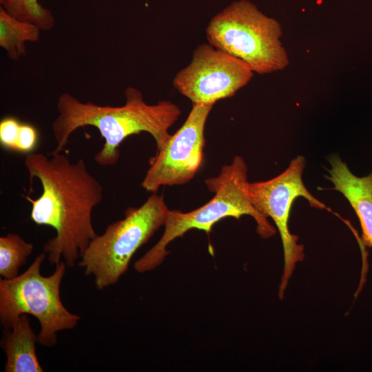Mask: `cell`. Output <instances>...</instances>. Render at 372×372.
<instances>
[{"mask_svg": "<svg viewBox=\"0 0 372 372\" xmlns=\"http://www.w3.org/2000/svg\"><path fill=\"white\" fill-rule=\"evenodd\" d=\"M0 3L13 17L32 23L42 30H49L54 27L52 13L42 6L38 0H0Z\"/></svg>", "mask_w": 372, "mask_h": 372, "instance_id": "14", "label": "cell"}, {"mask_svg": "<svg viewBox=\"0 0 372 372\" xmlns=\"http://www.w3.org/2000/svg\"><path fill=\"white\" fill-rule=\"evenodd\" d=\"M25 167L30 182L37 178L41 194L36 199L23 197L31 204L30 218L37 225L52 227L55 236L43 245L51 265L61 259L72 267L90 241L97 235L92 211L103 198V187L90 173L82 158L71 162L57 153L26 154Z\"/></svg>", "mask_w": 372, "mask_h": 372, "instance_id": "1", "label": "cell"}, {"mask_svg": "<svg viewBox=\"0 0 372 372\" xmlns=\"http://www.w3.org/2000/svg\"><path fill=\"white\" fill-rule=\"evenodd\" d=\"M213 198L202 207L189 212L169 210L159 240L134 265L139 273L158 267L169 254L168 245L192 229L207 234L214 225L226 217L239 219L244 215L251 216L256 223L258 234L264 238L276 234L267 218L261 214L251 203L247 180V166L241 156H235L229 165L223 166L218 176L205 180Z\"/></svg>", "mask_w": 372, "mask_h": 372, "instance_id": "3", "label": "cell"}, {"mask_svg": "<svg viewBox=\"0 0 372 372\" xmlns=\"http://www.w3.org/2000/svg\"><path fill=\"white\" fill-rule=\"evenodd\" d=\"M34 249L31 242L19 235L9 233L0 237V276L11 279L19 275V269L26 263Z\"/></svg>", "mask_w": 372, "mask_h": 372, "instance_id": "13", "label": "cell"}, {"mask_svg": "<svg viewBox=\"0 0 372 372\" xmlns=\"http://www.w3.org/2000/svg\"><path fill=\"white\" fill-rule=\"evenodd\" d=\"M304 167V158L298 156L277 176L248 185L252 204L261 214L273 220L280 235L284 251V271L279 287L280 298L283 297L296 265L304 258L303 245L298 243V237L289 231L288 227L294 200L303 197L311 207L326 209V206L306 188L302 180Z\"/></svg>", "mask_w": 372, "mask_h": 372, "instance_id": "7", "label": "cell"}, {"mask_svg": "<svg viewBox=\"0 0 372 372\" xmlns=\"http://www.w3.org/2000/svg\"><path fill=\"white\" fill-rule=\"evenodd\" d=\"M124 94L125 104L117 107L84 103L69 93L61 94L56 103L59 114L52 125L56 146L50 153H61L71 134L85 126L96 127L104 139L94 157L101 166L116 164L121 143L143 132L152 135L159 150L169 138L168 130L178 119L180 109L169 101L147 104L142 92L133 87H127Z\"/></svg>", "mask_w": 372, "mask_h": 372, "instance_id": "2", "label": "cell"}, {"mask_svg": "<svg viewBox=\"0 0 372 372\" xmlns=\"http://www.w3.org/2000/svg\"><path fill=\"white\" fill-rule=\"evenodd\" d=\"M38 335L33 331L27 314H22L6 329L1 340L6 362L5 372H43L38 360L36 344Z\"/></svg>", "mask_w": 372, "mask_h": 372, "instance_id": "11", "label": "cell"}, {"mask_svg": "<svg viewBox=\"0 0 372 372\" xmlns=\"http://www.w3.org/2000/svg\"><path fill=\"white\" fill-rule=\"evenodd\" d=\"M331 169L328 179L333 189L340 192L349 201L360 220L362 242L372 247V172L358 177L336 155L329 160Z\"/></svg>", "mask_w": 372, "mask_h": 372, "instance_id": "10", "label": "cell"}, {"mask_svg": "<svg viewBox=\"0 0 372 372\" xmlns=\"http://www.w3.org/2000/svg\"><path fill=\"white\" fill-rule=\"evenodd\" d=\"M254 73L242 60L203 43L196 48L189 64L176 73L173 85L192 103L214 105L233 96Z\"/></svg>", "mask_w": 372, "mask_h": 372, "instance_id": "8", "label": "cell"}, {"mask_svg": "<svg viewBox=\"0 0 372 372\" xmlns=\"http://www.w3.org/2000/svg\"><path fill=\"white\" fill-rule=\"evenodd\" d=\"M214 105L192 103L182 126L156 151L141 186L156 193L161 186L183 185L200 167L205 146L204 131Z\"/></svg>", "mask_w": 372, "mask_h": 372, "instance_id": "9", "label": "cell"}, {"mask_svg": "<svg viewBox=\"0 0 372 372\" xmlns=\"http://www.w3.org/2000/svg\"><path fill=\"white\" fill-rule=\"evenodd\" d=\"M41 30L37 25L18 19L0 8V46L10 59L17 60L24 56L26 43L37 42Z\"/></svg>", "mask_w": 372, "mask_h": 372, "instance_id": "12", "label": "cell"}, {"mask_svg": "<svg viewBox=\"0 0 372 372\" xmlns=\"http://www.w3.org/2000/svg\"><path fill=\"white\" fill-rule=\"evenodd\" d=\"M37 141L38 133L36 128L32 125L21 123L17 151L30 153L34 149Z\"/></svg>", "mask_w": 372, "mask_h": 372, "instance_id": "16", "label": "cell"}, {"mask_svg": "<svg viewBox=\"0 0 372 372\" xmlns=\"http://www.w3.org/2000/svg\"><path fill=\"white\" fill-rule=\"evenodd\" d=\"M169 211L163 196L154 193L140 207L128 208L122 219L90 241L79 265L85 275L94 277L98 290L119 280L136 251L164 226Z\"/></svg>", "mask_w": 372, "mask_h": 372, "instance_id": "6", "label": "cell"}, {"mask_svg": "<svg viewBox=\"0 0 372 372\" xmlns=\"http://www.w3.org/2000/svg\"><path fill=\"white\" fill-rule=\"evenodd\" d=\"M21 123L14 117L3 118L0 122V143L6 149H17Z\"/></svg>", "mask_w": 372, "mask_h": 372, "instance_id": "15", "label": "cell"}, {"mask_svg": "<svg viewBox=\"0 0 372 372\" xmlns=\"http://www.w3.org/2000/svg\"><path fill=\"white\" fill-rule=\"evenodd\" d=\"M46 254L38 255L21 274L11 279H0V321L6 328L22 314H30L40 324L38 343L52 347L57 342L56 333L72 329L81 317L70 312L60 296L66 263L61 260L49 276L41 274V267Z\"/></svg>", "mask_w": 372, "mask_h": 372, "instance_id": "5", "label": "cell"}, {"mask_svg": "<svg viewBox=\"0 0 372 372\" xmlns=\"http://www.w3.org/2000/svg\"><path fill=\"white\" fill-rule=\"evenodd\" d=\"M279 22L262 12L252 2H232L216 14L206 28L208 43L266 74L280 71L289 63Z\"/></svg>", "mask_w": 372, "mask_h": 372, "instance_id": "4", "label": "cell"}]
</instances>
